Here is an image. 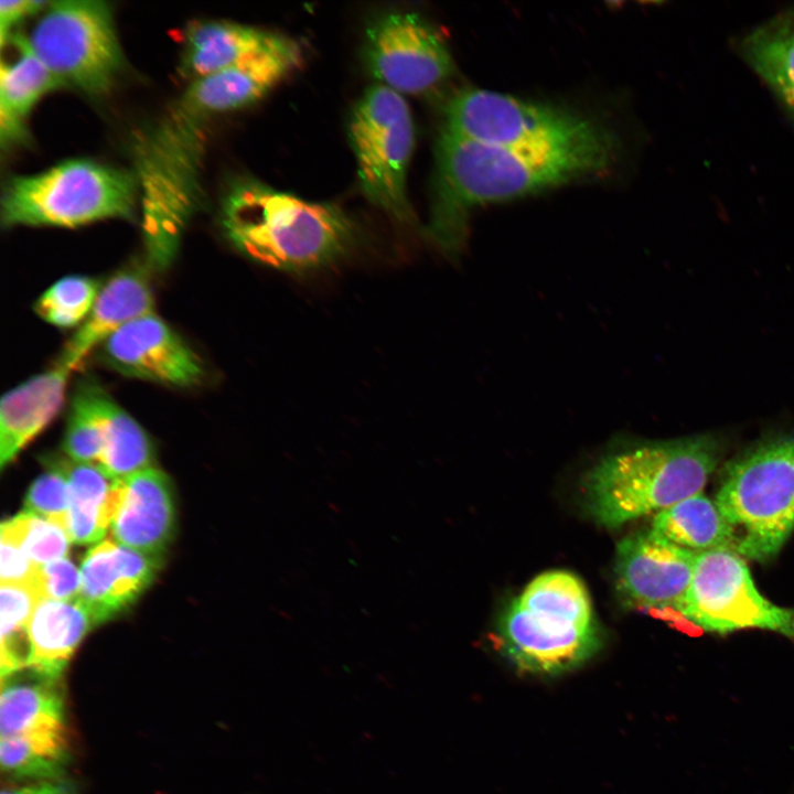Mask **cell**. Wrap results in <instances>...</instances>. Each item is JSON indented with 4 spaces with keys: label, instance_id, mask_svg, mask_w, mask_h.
Here are the masks:
<instances>
[{
    "label": "cell",
    "instance_id": "cell-36",
    "mask_svg": "<svg viewBox=\"0 0 794 794\" xmlns=\"http://www.w3.org/2000/svg\"><path fill=\"white\" fill-rule=\"evenodd\" d=\"M1 794H76V787L69 781L58 779L8 788Z\"/></svg>",
    "mask_w": 794,
    "mask_h": 794
},
{
    "label": "cell",
    "instance_id": "cell-8",
    "mask_svg": "<svg viewBox=\"0 0 794 794\" xmlns=\"http://www.w3.org/2000/svg\"><path fill=\"white\" fill-rule=\"evenodd\" d=\"M608 129L571 109L474 88L458 92L449 100L442 130L485 144L547 149Z\"/></svg>",
    "mask_w": 794,
    "mask_h": 794
},
{
    "label": "cell",
    "instance_id": "cell-21",
    "mask_svg": "<svg viewBox=\"0 0 794 794\" xmlns=\"http://www.w3.org/2000/svg\"><path fill=\"white\" fill-rule=\"evenodd\" d=\"M26 670L1 678L0 738L67 731L61 679Z\"/></svg>",
    "mask_w": 794,
    "mask_h": 794
},
{
    "label": "cell",
    "instance_id": "cell-1",
    "mask_svg": "<svg viewBox=\"0 0 794 794\" xmlns=\"http://www.w3.org/2000/svg\"><path fill=\"white\" fill-rule=\"evenodd\" d=\"M618 144L610 129L547 149L485 144L442 130L427 234L444 253L457 255L472 208L601 174L616 159Z\"/></svg>",
    "mask_w": 794,
    "mask_h": 794
},
{
    "label": "cell",
    "instance_id": "cell-19",
    "mask_svg": "<svg viewBox=\"0 0 794 794\" xmlns=\"http://www.w3.org/2000/svg\"><path fill=\"white\" fill-rule=\"evenodd\" d=\"M65 475L69 490L67 534L72 543L100 540L110 529L124 494V480L97 463L51 459Z\"/></svg>",
    "mask_w": 794,
    "mask_h": 794
},
{
    "label": "cell",
    "instance_id": "cell-31",
    "mask_svg": "<svg viewBox=\"0 0 794 794\" xmlns=\"http://www.w3.org/2000/svg\"><path fill=\"white\" fill-rule=\"evenodd\" d=\"M68 507L67 480L64 473L50 462L49 471L31 485L25 498V511L58 525L67 533Z\"/></svg>",
    "mask_w": 794,
    "mask_h": 794
},
{
    "label": "cell",
    "instance_id": "cell-30",
    "mask_svg": "<svg viewBox=\"0 0 794 794\" xmlns=\"http://www.w3.org/2000/svg\"><path fill=\"white\" fill-rule=\"evenodd\" d=\"M63 450L72 461L97 464L104 451L99 422L76 390L69 407Z\"/></svg>",
    "mask_w": 794,
    "mask_h": 794
},
{
    "label": "cell",
    "instance_id": "cell-14",
    "mask_svg": "<svg viewBox=\"0 0 794 794\" xmlns=\"http://www.w3.org/2000/svg\"><path fill=\"white\" fill-rule=\"evenodd\" d=\"M160 565V557L105 539L90 548L83 559L78 600L96 624L105 622L148 588Z\"/></svg>",
    "mask_w": 794,
    "mask_h": 794
},
{
    "label": "cell",
    "instance_id": "cell-15",
    "mask_svg": "<svg viewBox=\"0 0 794 794\" xmlns=\"http://www.w3.org/2000/svg\"><path fill=\"white\" fill-rule=\"evenodd\" d=\"M149 270L147 265L128 267L101 286L93 309L63 347L56 365L75 371L119 329L154 312Z\"/></svg>",
    "mask_w": 794,
    "mask_h": 794
},
{
    "label": "cell",
    "instance_id": "cell-35",
    "mask_svg": "<svg viewBox=\"0 0 794 794\" xmlns=\"http://www.w3.org/2000/svg\"><path fill=\"white\" fill-rule=\"evenodd\" d=\"M49 2L34 0H1L0 1V36L4 43L10 29L24 17L44 10Z\"/></svg>",
    "mask_w": 794,
    "mask_h": 794
},
{
    "label": "cell",
    "instance_id": "cell-33",
    "mask_svg": "<svg viewBox=\"0 0 794 794\" xmlns=\"http://www.w3.org/2000/svg\"><path fill=\"white\" fill-rule=\"evenodd\" d=\"M41 599L69 601L78 599L81 569L67 557L40 566L33 583Z\"/></svg>",
    "mask_w": 794,
    "mask_h": 794
},
{
    "label": "cell",
    "instance_id": "cell-3",
    "mask_svg": "<svg viewBox=\"0 0 794 794\" xmlns=\"http://www.w3.org/2000/svg\"><path fill=\"white\" fill-rule=\"evenodd\" d=\"M720 459L710 436L643 443L601 458L583 480L584 505L609 528L701 493Z\"/></svg>",
    "mask_w": 794,
    "mask_h": 794
},
{
    "label": "cell",
    "instance_id": "cell-23",
    "mask_svg": "<svg viewBox=\"0 0 794 794\" xmlns=\"http://www.w3.org/2000/svg\"><path fill=\"white\" fill-rule=\"evenodd\" d=\"M96 416L104 437L99 465L117 479L153 466V449L143 428L97 383L75 389Z\"/></svg>",
    "mask_w": 794,
    "mask_h": 794
},
{
    "label": "cell",
    "instance_id": "cell-32",
    "mask_svg": "<svg viewBox=\"0 0 794 794\" xmlns=\"http://www.w3.org/2000/svg\"><path fill=\"white\" fill-rule=\"evenodd\" d=\"M40 599L32 584H1V637L28 633L30 619Z\"/></svg>",
    "mask_w": 794,
    "mask_h": 794
},
{
    "label": "cell",
    "instance_id": "cell-26",
    "mask_svg": "<svg viewBox=\"0 0 794 794\" xmlns=\"http://www.w3.org/2000/svg\"><path fill=\"white\" fill-rule=\"evenodd\" d=\"M651 530L676 546L698 554L733 551V538L727 522L716 502L702 492L656 513Z\"/></svg>",
    "mask_w": 794,
    "mask_h": 794
},
{
    "label": "cell",
    "instance_id": "cell-22",
    "mask_svg": "<svg viewBox=\"0 0 794 794\" xmlns=\"http://www.w3.org/2000/svg\"><path fill=\"white\" fill-rule=\"evenodd\" d=\"M287 39L281 34L238 23H195L186 32L183 69L194 81L275 47Z\"/></svg>",
    "mask_w": 794,
    "mask_h": 794
},
{
    "label": "cell",
    "instance_id": "cell-27",
    "mask_svg": "<svg viewBox=\"0 0 794 794\" xmlns=\"http://www.w3.org/2000/svg\"><path fill=\"white\" fill-rule=\"evenodd\" d=\"M69 760L67 731L0 738L2 772L15 780H58Z\"/></svg>",
    "mask_w": 794,
    "mask_h": 794
},
{
    "label": "cell",
    "instance_id": "cell-4",
    "mask_svg": "<svg viewBox=\"0 0 794 794\" xmlns=\"http://www.w3.org/2000/svg\"><path fill=\"white\" fill-rule=\"evenodd\" d=\"M498 639L521 670L558 675L580 666L600 646L586 586L565 570L538 575L503 613Z\"/></svg>",
    "mask_w": 794,
    "mask_h": 794
},
{
    "label": "cell",
    "instance_id": "cell-6",
    "mask_svg": "<svg viewBox=\"0 0 794 794\" xmlns=\"http://www.w3.org/2000/svg\"><path fill=\"white\" fill-rule=\"evenodd\" d=\"M135 178L87 160H71L6 184L1 221L6 226L76 227L128 217L136 202Z\"/></svg>",
    "mask_w": 794,
    "mask_h": 794
},
{
    "label": "cell",
    "instance_id": "cell-20",
    "mask_svg": "<svg viewBox=\"0 0 794 794\" xmlns=\"http://www.w3.org/2000/svg\"><path fill=\"white\" fill-rule=\"evenodd\" d=\"M94 625L93 615L78 599H40L28 626L29 668L45 677L61 679L74 652Z\"/></svg>",
    "mask_w": 794,
    "mask_h": 794
},
{
    "label": "cell",
    "instance_id": "cell-24",
    "mask_svg": "<svg viewBox=\"0 0 794 794\" xmlns=\"http://www.w3.org/2000/svg\"><path fill=\"white\" fill-rule=\"evenodd\" d=\"M739 53L794 119V17L773 18L750 29Z\"/></svg>",
    "mask_w": 794,
    "mask_h": 794
},
{
    "label": "cell",
    "instance_id": "cell-28",
    "mask_svg": "<svg viewBox=\"0 0 794 794\" xmlns=\"http://www.w3.org/2000/svg\"><path fill=\"white\" fill-rule=\"evenodd\" d=\"M101 286L85 276H68L46 289L35 303V312L58 328L82 324L88 316Z\"/></svg>",
    "mask_w": 794,
    "mask_h": 794
},
{
    "label": "cell",
    "instance_id": "cell-10",
    "mask_svg": "<svg viewBox=\"0 0 794 794\" xmlns=\"http://www.w3.org/2000/svg\"><path fill=\"white\" fill-rule=\"evenodd\" d=\"M677 612L708 632L759 629L794 640V609L766 599L757 589L744 560L731 550L698 554Z\"/></svg>",
    "mask_w": 794,
    "mask_h": 794
},
{
    "label": "cell",
    "instance_id": "cell-5",
    "mask_svg": "<svg viewBox=\"0 0 794 794\" xmlns=\"http://www.w3.org/2000/svg\"><path fill=\"white\" fill-rule=\"evenodd\" d=\"M715 502L736 554L773 558L794 530V436L760 443L734 460Z\"/></svg>",
    "mask_w": 794,
    "mask_h": 794
},
{
    "label": "cell",
    "instance_id": "cell-9",
    "mask_svg": "<svg viewBox=\"0 0 794 794\" xmlns=\"http://www.w3.org/2000/svg\"><path fill=\"white\" fill-rule=\"evenodd\" d=\"M350 138L365 196L404 224L415 223L407 194V173L415 130L407 101L380 84L355 105Z\"/></svg>",
    "mask_w": 794,
    "mask_h": 794
},
{
    "label": "cell",
    "instance_id": "cell-11",
    "mask_svg": "<svg viewBox=\"0 0 794 794\" xmlns=\"http://www.w3.org/2000/svg\"><path fill=\"white\" fill-rule=\"evenodd\" d=\"M368 71L400 95L425 93L449 76L452 58L441 34L414 12H389L367 29Z\"/></svg>",
    "mask_w": 794,
    "mask_h": 794
},
{
    "label": "cell",
    "instance_id": "cell-2",
    "mask_svg": "<svg viewBox=\"0 0 794 794\" xmlns=\"http://www.w3.org/2000/svg\"><path fill=\"white\" fill-rule=\"evenodd\" d=\"M222 224L245 256L290 272L333 265L358 240L355 223L337 206L309 202L254 180L230 189Z\"/></svg>",
    "mask_w": 794,
    "mask_h": 794
},
{
    "label": "cell",
    "instance_id": "cell-7",
    "mask_svg": "<svg viewBox=\"0 0 794 794\" xmlns=\"http://www.w3.org/2000/svg\"><path fill=\"white\" fill-rule=\"evenodd\" d=\"M26 41L62 85L90 95L109 90L122 63L112 13L104 1L49 2Z\"/></svg>",
    "mask_w": 794,
    "mask_h": 794
},
{
    "label": "cell",
    "instance_id": "cell-25",
    "mask_svg": "<svg viewBox=\"0 0 794 794\" xmlns=\"http://www.w3.org/2000/svg\"><path fill=\"white\" fill-rule=\"evenodd\" d=\"M18 57L0 67V133L2 144L18 140L35 103L49 90L62 86L37 58L26 37L17 36Z\"/></svg>",
    "mask_w": 794,
    "mask_h": 794
},
{
    "label": "cell",
    "instance_id": "cell-34",
    "mask_svg": "<svg viewBox=\"0 0 794 794\" xmlns=\"http://www.w3.org/2000/svg\"><path fill=\"white\" fill-rule=\"evenodd\" d=\"M1 584H32L39 569L23 548L11 538L0 535Z\"/></svg>",
    "mask_w": 794,
    "mask_h": 794
},
{
    "label": "cell",
    "instance_id": "cell-12",
    "mask_svg": "<svg viewBox=\"0 0 794 794\" xmlns=\"http://www.w3.org/2000/svg\"><path fill=\"white\" fill-rule=\"evenodd\" d=\"M98 348L103 362L127 377L192 387L205 376L198 355L155 312L126 324Z\"/></svg>",
    "mask_w": 794,
    "mask_h": 794
},
{
    "label": "cell",
    "instance_id": "cell-18",
    "mask_svg": "<svg viewBox=\"0 0 794 794\" xmlns=\"http://www.w3.org/2000/svg\"><path fill=\"white\" fill-rule=\"evenodd\" d=\"M71 371L56 364L6 393L0 404V465L4 468L58 414Z\"/></svg>",
    "mask_w": 794,
    "mask_h": 794
},
{
    "label": "cell",
    "instance_id": "cell-37",
    "mask_svg": "<svg viewBox=\"0 0 794 794\" xmlns=\"http://www.w3.org/2000/svg\"><path fill=\"white\" fill-rule=\"evenodd\" d=\"M793 17H794V14H793Z\"/></svg>",
    "mask_w": 794,
    "mask_h": 794
},
{
    "label": "cell",
    "instance_id": "cell-16",
    "mask_svg": "<svg viewBox=\"0 0 794 794\" xmlns=\"http://www.w3.org/2000/svg\"><path fill=\"white\" fill-rule=\"evenodd\" d=\"M124 480V494L110 526L111 539L161 557L174 532L175 509L168 476L148 468Z\"/></svg>",
    "mask_w": 794,
    "mask_h": 794
},
{
    "label": "cell",
    "instance_id": "cell-29",
    "mask_svg": "<svg viewBox=\"0 0 794 794\" xmlns=\"http://www.w3.org/2000/svg\"><path fill=\"white\" fill-rule=\"evenodd\" d=\"M0 535L18 543L39 567L67 557L72 543L62 527L26 511L4 521Z\"/></svg>",
    "mask_w": 794,
    "mask_h": 794
},
{
    "label": "cell",
    "instance_id": "cell-13",
    "mask_svg": "<svg viewBox=\"0 0 794 794\" xmlns=\"http://www.w3.org/2000/svg\"><path fill=\"white\" fill-rule=\"evenodd\" d=\"M697 556L652 530L627 536L616 548L614 570L620 593L644 608L677 611L690 586Z\"/></svg>",
    "mask_w": 794,
    "mask_h": 794
},
{
    "label": "cell",
    "instance_id": "cell-17",
    "mask_svg": "<svg viewBox=\"0 0 794 794\" xmlns=\"http://www.w3.org/2000/svg\"><path fill=\"white\" fill-rule=\"evenodd\" d=\"M300 62V46L288 37L275 47L192 81L187 92L211 115L236 109L262 97Z\"/></svg>",
    "mask_w": 794,
    "mask_h": 794
}]
</instances>
